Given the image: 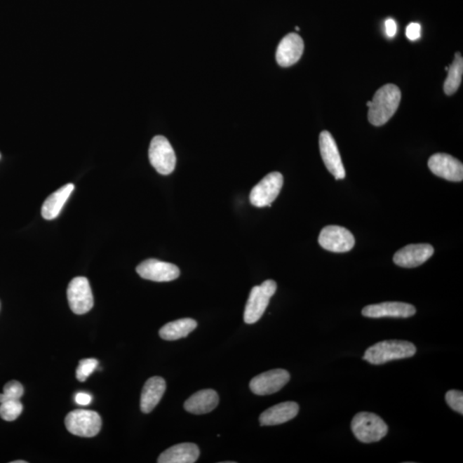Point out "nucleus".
Wrapping results in <instances>:
<instances>
[{
  "label": "nucleus",
  "instance_id": "a211bd4d",
  "mask_svg": "<svg viewBox=\"0 0 463 463\" xmlns=\"http://www.w3.org/2000/svg\"><path fill=\"white\" fill-rule=\"evenodd\" d=\"M166 382L161 377H150L142 388L140 408L142 412L149 414L156 408L166 391Z\"/></svg>",
  "mask_w": 463,
  "mask_h": 463
},
{
  "label": "nucleus",
  "instance_id": "2eb2a0df",
  "mask_svg": "<svg viewBox=\"0 0 463 463\" xmlns=\"http://www.w3.org/2000/svg\"><path fill=\"white\" fill-rule=\"evenodd\" d=\"M429 244H414L403 247L394 255V262L403 268H415L426 262L434 255Z\"/></svg>",
  "mask_w": 463,
  "mask_h": 463
},
{
  "label": "nucleus",
  "instance_id": "0eeeda50",
  "mask_svg": "<svg viewBox=\"0 0 463 463\" xmlns=\"http://www.w3.org/2000/svg\"><path fill=\"white\" fill-rule=\"evenodd\" d=\"M283 185V176L281 173H269L253 188L250 194V203L258 208L271 207V203L280 194Z\"/></svg>",
  "mask_w": 463,
  "mask_h": 463
},
{
  "label": "nucleus",
  "instance_id": "4be33fe9",
  "mask_svg": "<svg viewBox=\"0 0 463 463\" xmlns=\"http://www.w3.org/2000/svg\"><path fill=\"white\" fill-rule=\"evenodd\" d=\"M198 326L192 318H182L165 324L159 331L161 338L166 341H176L187 337Z\"/></svg>",
  "mask_w": 463,
  "mask_h": 463
},
{
  "label": "nucleus",
  "instance_id": "9d476101",
  "mask_svg": "<svg viewBox=\"0 0 463 463\" xmlns=\"http://www.w3.org/2000/svg\"><path fill=\"white\" fill-rule=\"evenodd\" d=\"M290 380V374L283 369L270 370L253 378L250 389L257 396H268L281 391Z\"/></svg>",
  "mask_w": 463,
  "mask_h": 463
},
{
  "label": "nucleus",
  "instance_id": "f257e3e1",
  "mask_svg": "<svg viewBox=\"0 0 463 463\" xmlns=\"http://www.w3.org/2000/svg\"><path fill=\"white\" fill-rule=\"evenodd\" d=\"M401 98L400 88L395 84H386L373 96L369 107L368 119L372 125L381 126L387 123L398 109Z\"/></svg>",
  "mask_w": 463,
  "mask_h": 463
},
{
  "label": "nucleus",
  "instance_id": "aec40b11",
  "mask_svg": "<svg viewBox=\"0 0 463 463\" xmlns=\"http://www.w3.org/2000/svg\"><path fill=\"white\" fill-rule=\"evenodd\" d=\"M200 451L198 445L183 443L169 448L160 455L159 463H193L198 461Z\"/></svg>",
  "mask_w": 463,
  "mask_h": 463
},
{
  "label": "nucleus",
  "instance_id": "f3484780",
  "mask_svg": "<svg viewBox=\"0 0 463 463\" xmlns=\"http://www.w3.org/2000/svg\"><path fill=\"white\" fill-rule=\"evenodd\" d=\"M300 407L295 401H286L269 408L260 417L261 426H276L295 418Z\"/></svg>",
  "mask_w": 463,
  "mask_h": 463
},
{
  "label": "nucleus",
  "instance_id": "c85d7f7f",
  "mask_svg": "<svg viewBox=\"0 0 463 463\" xmlns=\"http://www.w3.org/2000/svg\"><path fill=\"white\" fill-rule=\"evenodd\" d=\"M74 398L76 403L81 405V406H87V405L90 404L92 401V396L90 394L86 392L76 393Z\"/></svg>",
  "mask_w": 463,
  "mask_h": 463
},
{
  "label": "nucleus",
  "instance_id": "393cba45",
  "mask_svg": "<svg viewBox=\"0 0 463 463\" xmlns=\"http://www.w3.org/2000/svg\"><path fill=\"white\" fill-rule=\"evenodd\" d=\"M25 393L23 386L18 381H11L4 387V393L0 394V403L8 400H20Z\"/></svg>",
  "mask_w": 463,
  "mask_h": 463
},
{
  "label": "nucleus",
  "instance_id": "7c9ffc66",
  "mask_svg": "<svg viewBox=\"0 0 463 463\" xmlns=\"http://www.w3.org/2000/svg\"><path fill=\"white\" fill-rule=\"evenodd\" d=\"M26 462H25V461H15V462H13V463H26Z\"/></svg>",
  "mask_w": 463,
  "mask_h": 463
},
{
  "label": "nucleus",
  "instance_id": "f8f14e48",
  "mask_svg": "<svg viewBox=\"0 0 463 463\" xmlns=\"http://www.w3.org/2000/svg\"><path fill=\"white\" fill-rule=\"evenodd\" d=\"M137 272L144 279L164 283L177 279L180 275V269L175 264L158 260H147L137 267Z\"/></svg>",
  "mask_w": 463,
  "mask_h": 463
},
{
  "label": "nucleus",
  "instance_id": "4468645a",
  "mask_svg": "<svg viewBox=\"0 0 463 463\" xmlns=\"http://www.w3.org/2000/svg\"><path fill=\"white\" fill-rule=\"evenodd\" d=\"M416 314V309L410 304L403 302H384L363 308L362 315L366 318H408Z\"/></svg>",
  "mask_w": 463,
  "mask_h": 463
},
{
  "label": "nucleus",
  "instance_id": "5701e85b",
  "mask_svg": "<svg viewBox=\"0 0 463 463\" xmlns=\"http://www.w3.org/2000/svg\"><path fill=\"white\" fill-rule=\"evenodd\" d=\"M463 73V60L460 53L455 54L453 63L450 65L448 69V76L443 85L447 95H452L457 91L462 83V77Z\"/></svg>",
  "mask_w": 463,
  "mask_h": 463
},
{
  "label": "nucleus",
  "instance_id": "ddd939ff",
  "mask_svg": "<svg viewBox=\"0 0 463 463\" xmlns=\"http://www.w3.org/2000/svg\"><path fill=\"white\" fill-rule=\"evenodd\" d=\"M428 168L432 173L446 180L460 182L463 180L462 162L448 154H434L428 161Z\"/></svg>",
  "mask_w": 463,
  "mask_h": 463
},
{
  "label": "nucleus",
  "instance_id": "dca6fc26",
  "mask_svg": "<svg viewBox=\"0 0 463 463\" xmlns=\"http://www.w3.org/2000/svg\"><path fill=\"white\" fill-rule=\"evenodd\" d=\"M304 52V41L299 34L291 33L280 42L276 50V61L283 67H291L298 62Z\"/></svg>",
  "mask_w": 463,
  "mask_h": 463
},
{
  "label": "nucleus",
  "instance_id": "2f4dec72",
  "mask_svg": "<svg viewBox=\"0 0 463 463\" xmlns=\"http://www.w3.org/2000/svg\"><path fill=\"white\" fill-rule=\"evenodd\" d=\"M372 104H373L372 102H368V103H366V105H368V107H370V106H372Z\"/></svg>",
  "mask_w": 463,
  "mask_h": 463
},
{
  "label": "nucleus",
  "instance_id": "6ab92c4d",
  "mask_svg": "<svg viewBox=\"0 0 463 463\" xmlns=\"http://www.w3.org/2000/svg\"><path fill=\"white\" fill-rule=\"evenodd\" d=\"M218 394L214 389H203L189 397L184 404V408L191 414L204 415L213 411L218 406Z\"/></svg>",
  "mask_w": 463,
  "mask_h": 463
},
{
  "label": "nucleus",
  "instance_id": "412c9836",
  "mask_svg": "<svg viewBox=\"0 0 463 463\" xmlns=\"http://www.w3.org/2000/svg\"><path fill=\"white\" fill-rule=\"evenodd\" d=\"M74 184H67L50 195L45 200L41 208V215L43 218L46 220L55 219L60 214L62 208L74 191Z\"/></svg>",
  "mask_w": 463,
  "mask_h": 463
},
{
  "label": "nucleus",
  "instance_id": "39448f33",
  "mask_svg": "<svg viewBox=\"0 0 463 463\" xmlns=\"http://www.w3.org/2000/svg\"><path fill=\"white\" fill-rule=\"evenodd\" d=\"M65 424L72 434L92 438L99 434L102 428V419L95 411L76 409L65 417Z\"/></svg>",
  "mask_w": 463,
  "mask_h": 463
},
{
  "label": "nucleus",
  "instance_id": "b1692460",
  "mask_svg": "<svg viewBox=\"0 0 463 463\" xmlns=\"http://www.w3.org/2000/svg\"><path fill=\"white\" fill-rule=\"evenodd\" d=\"M0 404V417L6 422H13L22 414L23 407L20 400H8Z\"/></svg>",
  "mask_w": 463,
  "mask_h": 463
},
{
  "label": "nucleus",
  "instance_id": "20e7f679",
  "mask_svg": "<svg viewBox=\"0 0 463 463\" xmlns=\"http://www.w3.org/2000/svg\"><path fill=\"white\" fill-rule=\"evenodd\" d=\"M276 288L275 281L267 280L252 289L245 309L244 320L246 323H257L262 318Z\"/></svg>",
  "mask_w": 463,
  "mask_h": 463
},
{
  "label": "nucleus",
  "instance_id": "c756f323",
  "mask_svg": "<svg viewBox=\"0 0 463 463\" xmlns=\"http://www.w3.org/2000/svg\"><path fill=\"white\" fill-rule=\"evenodd\" d=\"M385 32L389 37H394L397 32L396 22L394 19L389 18L384 22Z\"/></svg>",
  "mask_w": 463,
  "mask_h": 463
},
{
  "label": "nucleus",
  "instance_id": "6e6552de",
  "mask_svg": "<svg viewBox=\"0 0 463 463\" xmlns=\"http://www.w3.org/2000/svg\"><path fill=\"white\" fill-rule=\"evenodd\" d=\"M69 308L77 315L90 311L94 307V297L90 281L86 277H76L71 281L67 288Z\"/></svg>",
  "mask_w": 463,
  "mask_h": 463
},
{
  "label": "nucleus",
  "instance_id": "1a4fd4ad",
  "mask_svg": "<svg viewBox=\"0 0 463 463\" xmlns=\"http://www.w3.org/2000/svg\"><path fill=\"white\" fill-rule=\"evenodd\" d=\"M318 243L323 249L342 253L354 248L355 239L353 234L345 227L331 225L323 227L319 234Z\"/></svg>",
  "mask_w": 463,
  "mask_h": 463
},
{
  "label": "nucleus",
  "instance_id": "bb28decb",
  "mask_svg": "<svg viewBox=\"0 0 463 463\" xmlns=\"http://www.w3.org/2000/svg\"><path fill=\"white\" fill-rule=\"evenodd\" d=\"M445 401L453 410L463 415V393L462 391H448L445 395Z\"/></svg>",
  "mask_w": 463,
  "mask_h": 463
},
{
  "label": "nucleus",
  "instance_id": "9b49d317",
  "mask_svg": "<svg viewBox=\"0 0 463 463\" xmlns=\"http://www.w3.org/2000/svg\"><path fill=\"white\" fill-rule=\"evenodd\" d=\"M319 148L324 165L335 180H343L345 168L340 154L337 142L329 131L323 130L319 136Z\"/></svg>",
  "mask_w": 463,
  "mask_h": 463
},
{
  "label": "nucleus",
  "instance_id": "7ed1b4c3",
  "mask_svg": "<svg viewBox=\"0 0 463 463\" xmlns=\"http://www.w3.org/2000/svg\"><path fill=\"white\" fill-rule=\"evenodd\" d=\"M351 428L355 438L365 443L380 441L389 431L387 424L381 417L369 412H361L355 415Z\"/></svg>",
  "mask_w": 463,
  "mask_h": 463
},
{
  "label": "nucleus",
  "instance_id": "423d86ee",
  "mask_svg": "<svg viewBox=\"0 0 463 463\" xmlns=\"http://www.w3.org/2000/svg\"><path fill=\"white\" fill-rule=\"evenodd\" d=\"M149 158L150 163L160 175H168L175 168V150L165 137L156 136L152 139L149 149Z\"/></svg>",
  "mask_w": 463,
  "mask_h": 463
},
{
  "label": "nucleus",
  "instance_id": "473e14b6",
  "mask_svg": "<svg viewBox=\"0 0 463 463\" xmlns=\"http://www.w3.org/2000/svg\"><path fill=\"white\" fill-rule=\"evenodd\" d=\"M296 30H300L299 27H296Z\"/></svg>",
  "mask_w": 463,
  "mask_h": 463
},
{
  "label": "nucleus",
  "instance_id": "f03ea898",
  "mask_svg": "<svg viewBox=\"0 0 463 463\" xmlns=\"http://www.w3.org/2000/svg\"><path fill=\"white\" fill-rule=\"evenodd\" d=\"M415 354L416 347L412 342L389 340L370 347L365 351L363 360L373 365H382L391 361L410 358Z\"/></svg>",
  "mask_w": 463,
  "mask_h": 463
},
{
  "label": "nucleus",
  "instance_id": "cd10ccee",
  "mask_svg": "<svg viewBox=\"0 0 463 463\" xmlns=\"http://www.w3.org/2000/svg\"><path fill=\"white\" fill-rule=\"evenodd\" d=\"M420 32H422V27H420V23H409L406 29V36L408 40H418V39L420 37Z\"/></svg>",
  "mask_w": 463,
  "mask_h": 463
},
{
  "label": "nucleus",
  "instance_id": "a878e982",
  "mask_svg": "<svg viewBox=\"0 0 463 463\" xmlns=\"http://www.w3.org/2000/svg\"><path fill=\"white\" fill-rule=\"evenodd\" d=\"M98 365L99 362L95 358H84V360L81 361L76 372L77 380L80 382L86 381L87 378L98 368Z\"/></svg>",
  "mask_w": 463,
  "mask_h": 463
}]
</instances>
